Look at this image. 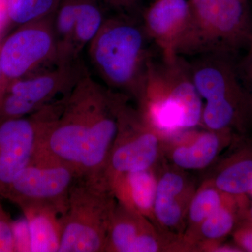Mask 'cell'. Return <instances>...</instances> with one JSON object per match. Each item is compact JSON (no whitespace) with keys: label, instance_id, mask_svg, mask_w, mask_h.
I'll return each instance as SVG.
<instances>
[{"label":"cell","instance_id":"14","mask_svg":"<svg viewBox=\"0 0 252 252\" xmlns=\"http://www.w3.org/2000/svg\"><path fill=\"white\" fill-rule=\"evenodd\" d=\"M196 189L195 182L185 170L172 165L162 168L158 174L154 203L156 226L182 237L187 227L189 205Z\"/></svg>","mask_w":252,"mask_h":252},{"label":"cell","instance_id":"25","mask_svg":"<svg viewBox=\"0 0 252 252\" xmlns=\"http://www.w3.org/2000/svg\"><path fill=\"white\" fill-rule=\"evenodd\" d=\"M247 47L248 51L246 56L241 67L238 69L252 104V34Z\"/></svg>","mask_w":252,"mask_h":252},{"label":"cell","instance_id":"11","mask_svg":"<svg viewBox=\"0 0 252 252\" xmlns=\"http://www.w3.org/2000/svg\"><path fill=\"white\" fill-rule=\"evenodd\" d=\"M67 94L37 112L20 118H0V198L34 157L43 135L62 112Z\"/></svg>","mask_w":252,"mask_h":252},{"label":"cell","instance_id":"32","mask_svg":"<svg viewBox=\"0 0 252 252\" xmlns=\"http://www.w3.org/2000/svg\"><path fill=\"white\" fill-rule=\"evenodd\" d=\"M248 196H250V198H252V190L250 193H249Z\"/></svg>","mask_w":252,"mask_h":252},{"label":"cell","instance_id":"18","mask_svg":"<svg viewBox=\"0 0 252 252\" xmlns=\"http://www.w3.org/2000/svg\"><path fill=\"white\" fill-rule=\"evenodd\" d=\"M250 203L248 195L236 197L214 212L195 229L182 235L187 252H198L204 244L224 241L244 220Z\"/></svg>","mask_w":252,"mask_h":252},{"label":"cell","instance_id":"15","mask_svg":"<svg viewBox=\"0 0 252 252\" xmlns=\"http://www.w3.org/2000/svg\"><path fill=\"white\" fill-rule=\"evenodd\" d=\"M241 137L229 131L189 129L164 141L163 155L182 170H202L211 165L223 149Z\"/></svg>","mask_w":252,"mask_h":252},{"label":"cell","instance_id":"28","mask_svg":"<svg viewBox=\"0 0 252 252\" xmlns=\"http://www.w3.org/2000/svg\"><path fill=\"white\" fill-rule=\"evenodd\" d=\"M8 21L7 0H0V34Z\"/></svg>","mask_w":252,"mask_h":252},{"label":"cell","instance_id":"2","mask_svg":"<svg viewBox=\"0 0 252 252\" xmlns=\"http://www.w3.org/2000/svg\"><path fill=\"white\" fill-rule=\"evenodd\" d=\"M150 41L137 16L117 14L105 18L86 48L91 66L103 85L138 104L154 58Z\"/></svg>","mask_w":252,"mask_h":252},{"label":"cell","instance_id":"6","mask_svg":"<svg viewBox=\"0 0 252 252\" xmlns=\"http://www.w3.org/2000/svg\"><path fill=\"white\" fill-rule=\"evenodd\" d=\"M117 204L105 175L78 176L61 218L59 252H104Z\"/></svg>","mask_w":252,"mask_h":252},{"label":"cell","instance_id":"7","mask_svg":"<svg viewBox=\"0 0 252 252\" xmlns=\"http://www.w3.org/2000/svg\"><path fill=\"white\" fill-rule=\"evenodd\" d=\"M124 95L117 112V131L106 167V177L157 167L163 155L164 140L139 109Z\"/></svg>","mask_w":252,"mask_h":252},{"label":"cell","instance_id":"20","mask_svg":"<svg viewBox=\"0 0 252 252\" xmlns=\"http://www.w3.org/2000/svg\"><path fill=\"white\" fill-rule=\"evenodd\" d=\"M30 235V252H59L62 223L57 212L44 207L23 211Z\"/></svg>","mask_w":252,"mask_h":252},{"label":"cell","instance_id":"17","mask_svg":"<svg viewBox=\"0 0 252 252\" xmlns=\"http://www.w3.org/2000/svg\"><path fill=\"white\" fill-rule=\"evenodd\" d=\"M117 203L154 222L157 168L117 174L107 177Z\"/></svg>","mask_w":252,"mask_h":252},{"label":"cell","instance_id":"3","mask_svg":"<svg viewBox=\"0 0 252 252\" xmlns=\"http://www.w3.org/2000/svg\"><path fill=\"white\" fill-rule=\"evenodd\" d=\"M182 56L149 63L137 108L164 141L201 125L203 104Z\"/></svg>","mask_w":252,"mask_h":252},{"label":"cell","instance_id":"30","mask_svg":"<svg viewBox=\"0 0 252 252\" xmlns=\"http://www.w3.org/2000/svg\"><path fill=\"white\" fill-rule=\"evenodd\" d=\"M7 214V212L5 211L4 208H3L2 206H1V203H0V216L1 215H4Z\"/></svg>","mask_w":252,"mask_h":252},{"label":"cell","instance_id":"23","mask_svg":"<svg viewBox=\"0 0 252 252\" xmlns=\"http://www.w3.org/2000/svg\"><path fill=\"white\" fill-rule=\"evenodd\" d=\"M18 238L9 214L0 216V252H18Z\"/></svg>","mask_w":252,"mask_h":252},{"label":"cell","instance_id":"27","mask_svg":"<svg viewBox=\"0 0 252 252\" xmlns=\"http://www.w3.org/2000/svg\"><path fill=\"white\" fill-rule=\"evenodd\" d=\"M223 242L204 244L198 248V252H245L235 243L226 244Z\"/></svg>","mask_w":252,"mask_h":252},{"label":"cell","instance_id":"19","mask_svg":"<svg viewBox=\"0 0 252 252\" xmlns=\"http://www.w3.org/2000/svg\"><path fill=\"white\" fill-rule=\"evenodd\" d=\"M245 142L220 162L210 177L217 188L235 196H248L252 190V140Z\"/></svg>","mask_w":252,"mask_h":252},{"label":"cell","instance_id":"1","mask_svg":"<svg viewBox=\"0 0 252 252\" xmlns=\"http://www.w3.org/2000/svg\"><path fill=\"white\" fill-rule=\"evenodd\" d=\"M124 94L86 70L68 94L61 115L43 135L34 155L72 167L78 175H105Z\"/></svg>","mask_w":252,"mask_h":252},{"label":"cell","instance_id":"9","mask_svg":"<svg viewBox=\"0 0 252 252\" xmlns=\"http://www.w3.org/2000/svg\"><path fill=\"white\" fill-rule=\"evenodd\" d=\"M87 69L79 59L8 83L0 94V118L23 117L37 112L69 94Z\"/></svg>","mask_w":252,"mask_h":252},{"label":"cell","instance_id":"12","mask_svg":"<svg viewBox=\"0 0 252 252\" xmlns=\"http://www.w3.org/2000/svg\"><path fill=\"white\" fill-rule=\"evenodd\" d=\"M105 18L100 0H60L54 21L59 64L81 59Z\"/></svg>","mask_w":252,"mask_h":252},{"label":"cell","instance_id":"4","mask_svg":"<svg viewBox=\"0 0 252 252\" xmlns=\"http://www.w3.org/2000/svg\"><path fill=\"white\" fill-rule=\"evenodd\" d=\"M190 19L177 46L178 56L233 57L248 46L252 21L247 0H189Z\"/></svg>","mask_w":252,"mask_h":252},{"label":"cell","instance_id":"24","mask_svg":"<svg viewBox=\"0 0 252 252\" xmlns=\"http://www.w3.org/2000/svg\"><path fill=\"white\" fill-rule=\"evenodd\" d=\"M101 3L117 14L137 16L142 0H100Z\"/></svg>","mask_w":252,"mask_h":252},{"label":"cell","instance_id":"31","mask_svg":"<svg viewBox=\"0 0 252 252\" xmlns=\"http://www.w3.org/2000/svg\"><path fill=\"white\" fill-rule=\"evenodd\" d=\"M1 79H2V72H1V64H0V94H1Z\"/></svg>","mask_w":252,"mask_h":252},{"label":"cell","instance_id":"5","mask_svg":"<svg viewBox=\"0 0 252 252\" xmlns=\"http://www.w3.org/2000/svg\"><path fill=\"white\" fill-rule=\"evenodd\" d=\"M189 63L203 104V121L215 130H237L252 122V104L231 56L207 55Z\"/></svg>","mask_w":252,"mask_h":252},{"label":"cell","instance_id":"16","mask_svg":"<svg viewBox=\"0 0 252 252\" xmlns=\"http://www.w3.org/2000/svg\"><path fill=\"white\" fill-rule=\"evenodd\" d=\"M189 0H155L145 10L142 22L150 40L162 58L177 57V49L190 19Z\"/></svg>","mask_w":252,"mask_h":252},{"label":"cell","instance_id":"29","mask_svg":"<svg viewBox=\"0 0 252 252\" xmlns=\"http://www.w3.org/2000/svg\"><path fill=\"white\" fill-rule=\"evenodd\" d=\"M242 222H245V223H248V225L252 226V203L250 204V205H249L245 220Z\"/></svg>","mask_w":252,"mask_h":252},{"label":"cell","instance_id":"10","mask_svg":"<svg viewBox=\"0 0 252 252\" xmlns=\"http://www.w3.org/2000/svg\"><path fill=\"white\" fill-rule=\"evenodd\" d=\"M55 13L19 26L0 43V64L2 72L1 93L11 81L59 64L54 26Z\"/></svg>","mask_w":252,"mask_h":252},{"label":"cell","instance_id":"26","mask_svg":"<svg viewBox=\"0 0 252 252\" xmlns=\"http://www.w3.org/2000/svg\"><path fill=\"white\" fill-rule=\"evenodd\" d=\"M234 243L245 252H252V226L241 222L233 232Z\"/></svg>","mask_w":252,"mask_h":252},{"label":"cell","instance_id":"22","mask_svg":"<svg viewBox=\"0 0 252 252\" xmlns=\"http://www.w3.org/2000/svg\"><path fill=\"white\" fill-rule=\"evenodd\" d=\"M60 0H7L10 22L18 26L54 14Z\"/></svg>","mask_w":252,"mask_h":252},{"label":"cell","instance_id":"8","mask_svg":"<svg viewBox=\"0 0 252 252\" xmlns=\"http://www.w3.org/2000/svg\"><path fill=\"white\" fill-rule=\"evenodd\" d=\"M78 176L63 162L34 155L11 182L4 199L22 212L44 207L62 217L67 212L71 187Z\"/></svg>","mask_w":252,"mask_h":252},{"label":"cell","instance_id":"13","mask_svg":"<svg viewBox=\"0 0 252 252\" xmlns=\"http://www.w3.org/2000/svg\"><path fill=\"white\" fill-rule=\"evenodd\" d=\"M180 236L159 229L147 217L117 204L104 252H184Z\"/></svg>","mask_w":252,"mask_h":252},{"label":"cell","instance_id":"21","mask_svg":"<svg viewBox=\"0 0 252 252\" xmlns=\"http://www.w3.org/2000/svg\"><path fill=\"white\" fill-rule=\"evenodd\" d=\"M235 195H229L217 188L212 179L204 181L196 189L189 205L185 233L192 231L204 220L225 204L234 200Z\"/></svg>","mask_w":252,"mask_h":252}]
</instances>
